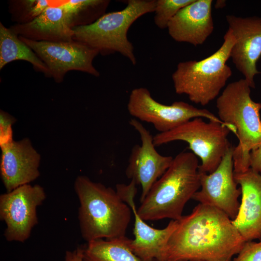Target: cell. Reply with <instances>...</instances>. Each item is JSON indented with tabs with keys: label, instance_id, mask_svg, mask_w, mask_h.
<instances>
[{
	"label": "cell",
	"instance_id": "obj_3",
	"mask_svg": "<svg viewBox=\"0 0 261 261\" xmlns=\"http://www.w3.org/2000/svg\"><path fill=\"white\" fill-rule=\"evenodd\" d=\"M197 157L192 152L177 154L153 184L137 212L145 221L164 218L179 220L186 203L200 188Z\"/></svg>",
	"mask_w": 261,
	"mask_h": 261
},
{
	"label": "cell",
	"instance_id": "obj_15",
	"mask_svg": "<svg viewBox=\"0 0 261 261\" xmlns=\"http://www.w3.org/2000/svg\"><path fill=\"white\" fill-rule=\"evenodd\" d=\"M0 148V174L7 192L40 176L41 156L29 138L14 140Z\"/></svg>",
	"mask_w": 261,
	"mask_h": 261
},
{
	"label": "cell",
	"instance_id": "obj_7",
	"mask_svg": "<svg viewBox=\"0 0 261 261\" xmlns=\"http://www.w3.org/2000/svg\"><path fill=\"white\" fill-rule=\"evenodd\" d=\"M230 130L223 124L204 121L196 117L166 132L153 136L155 146L175 141L187 143L192 152L201 160L200 173L210 174L220 163L231 144L228 140Z\"/></svg>",
	"mask_w": 261,
	"mask_h": 261
},
{
	"label": "cell",
	"instance_id": "obj_13",
	"mask_svg": "<svg viewBox=\"0 0 261 261\" xmlns=\"http://www.w3.org/2000/svg\"><path fill=\"white\" fill-rule=\"evenodd\" d=\"M116 190L121 199L131 208L134 215V238L131 239L130 243L133 253L142 261H164L166 246L177 226L178 220H171L162 229L153 228L138 214L134 200L137 191L136 183L130 180L128 184H117Z\"/></svg>",
	"mask_w": 261,
	"mask_h": 261
},
{
	"label": "cell",
	"instance_id": "obj_11",
	"mask_svg": "<svg viewBox=\"0 0 261 261\" xmlns=\"http://www.w3.org/2000/svg\"><path fill=\"white\" fill-rule=\"evenodd\" d=\"M234 146L228 148L217 168L212 173H200V190L192 199L199 203L216 208L225 213L231 220L236 217L241 195L234 177L233 152Z\"/></svg>",
	"mask_w": 261,
	"mask_h": 261
},
{
	"label": "cell",
	"instance_id": "obj_19",
	"mask_svg": "<svg viewBox=\"0 0 261 261\" xmlns=\"http://www.w3.org/2000/svg\"><path fill=\"white\" fill-rule=\"evenodd\" d=\"M15 60L27 61L37 71L51 77L46 65L36 53L10 28L0 22V70L8 63Z\"/></svg>",
	"mask_w": 261,
	"mask_h": 261
},
{
	"label": "cell",
	"instance_id": "obj_20",
	"mask_svg": "<svg viewBox=\"0 0 261 261\" xmlns=\"http://www.w3.org/2000/svg\"><path fill=\"white\" fill-rule=\"evenodd\" d=\"M130 241L125 236L87 242L82 246L83 261H142L132 251Z\"/></svg>",
	"mask_w": 261,
	"mask_h": 261
},
{
	"label": "cell",
	"instance_id": "obj_25",
	"mask_svg": "<svg viewBox=\"0 0 261 261\" xmlns=\"http://www.w3.org/2000/svg\"><path fill=\"white\" fill-rule=\"evenodd\" d=\"M232 261H261V240L259 242H246Z\"/></svg>",
	"mask_w": 261,
	"mask_h": 261
},
{
	"label": "cell",
	"instance_id": "obj_28",
	"mask_svg": "<svg viewBox=\"0 0 261 261\" xmlns=\"http://www.w3.org/2000/svg\"><path fill=\"white\" fill-rule=\"evenodd\" d=\"M225 1V0H217L215 5V8L218 9L224 7L226 5Z\"/></svg>",
	"mask_w": 261,
	"mask_h": 261
},
{
	"label": "cell",
	"instance_id": "obj_18",
	"mask_svg": "<svg viewBox=\"0 0 261 261\" xmlns=\"http://www.w3.org/2000/svg\"><path fill=\"white\" fill-rule=\"evenodd\" d=\"M61 0L47 7L32 21L14 24L10 29L18 36L35 41L50 42L73 40L74 26L70 14L61 5Z\"/></svg>",
	"mask_w": 261,
	"mask_h": 261
},
{
	"label": "cell",
	"instance_id": "obj_14",
	"mask_svg": "<svg viewBox=\"0 0 261 261\" xmlns=\"http://www.w3.org/2000/svg\"><path fill=\"white\" fill-rule=\"evenodd\" d=\"M235 39L230 58L251 88H255L256 74L261 73L257 63L261 56V17L256 16H226Z\"/></svg>",
	"mask_w": 261,
	"mask_h": 261
},
{
	"label": "cell",
	"instance_id": "obj_5",
	"mask_svg": "<svg viewBox=\"0 0 261 261\" xmlns=\"http://www.w3.org/2000/svg\"><path fill=\"white\" fill-rule=\"evenodd\" d=\"M218 49L200 60L179 62L172 75L175 92L185 94L189 100L203 106L214 100L232 75L226 64L235 43L232 31L228 29Z\"/></svg>",
	"mask_w": 261,
	"mask_h": 261
},
{
	"label": "cell",
	"instance_id": "obj_9",
	"mask_svg": "<svg viewBox=\"0 0 261 261\" xmlns=\"http://www.w3.org/2000/svg\"><path fill=\"white\" fill-rule=\"evenodd\" d=\"M46 198L39 185L20 186L0 196V219L4 222V236L9 242H24L38 223L37 209Z\"/></svg>",
	"mask_w": 261,
	"mask_h": 261
},
{
	"label": "cell",
	"instance_id": "obj_16",
	"mask_svg": "<svg viewBox=\"0 0 261 261\" xmlns=\"http://www.w3.org/2000/svg\"><path fill=\"white\" fill-rule=\"evenodd\" d=\"M234 177L240 186L241 202L232 223L246 242L261 240V174L249 168L234 173Z\"/></svg>",
	"mask_w": 261,
	"mask_h": 261
},
{
	"label": "cell",
	"instance_id": "obj_8",
	"mask_svg": "<svg viewBox=\"0 0 261 261\" xmlns=\"http://www.w3.org/2000/svg\"><path fill=\"white\" fill-rule=\"evenodd\" d=\"M127 109L131 116L152 124L159 133L171 130L196 117L205 118L223 124L230 130L232 129L206 109L198 108L182 101L174 102L171 105L160 103L144 87L135 88L131 91Z\"/></svg>",
	"mask_w": 261,
	"mask_h": 261
},
{
	"label": "cell",
	"instance_id": "obj_24",
	"mask_svg": "<svg viewBox=\"0 0 261 261\" xmlns=\"http://www.w3.org/2000/svg\"><path fill=\"white\" fill-rule=\"evenodd\" d=\"M16 119L10 114L3 111H0V147L12 142L13 140L12 125Z\"/></svg>",
	"mask_w": 261,
	"mask_h": 261
},
{
	"label": "cell",
	"instance_id": "obj_12",
	"mask_svg": "<svg viewBox=\"0 0 261 261\" xmlns=\"http://www.w3.org/2000/svg\"><path fill=\"white\" fill-rule=\"evenodd\" d=\"M129 123L138 132L141 144L132 148L125 174L141 186V202L153 184L169 167L174 158L161 155L156 150L153 136L139 120L132 118Z\"/></svg>",
	"mask_w": 261,
	"mask_h": 261
},
{
	"label": "cell",
	"instance_id": "obj_27",
	"mask_svg": "<svg viewBox=\"0 0 261 261\" xmlns=\"http://www.w3.org/2000/svg\"><path fill=\"white\" fill-rule=\"evenodd\" d=\"M64 261H83L82 246L78 247L72 251H66Z\"/></svg>",
	"mask_w": 261,
	"mask_h": 261
},
{
	"label": "cell",
	"instance_id": "obj_22",
	"mask_svg": "<svg viewBox=\"0 0 261 261\" xmlns=\"http://www.w3.org/2000/svg\"><path fill=\"white\" fill-rule=\"evenodd\" d=\"M57 0H12L9 3L11 19L16 24L29 23L40 15L48 6L54 5Z\"/></svg>",
	"mask_w": 261,
	"mask_h": 261
},
{
	"label": "cell",
	"instance_id": "obj_29",
	"mask_svg": "<svg viewBox=\"0 0 261 261\" xmlns=\"http://www.w3.org/2000/svg\"></svg>",
	"mask_w": 261,
	"mask_h": 261
},
{
	"label": "cell",
	"instance_id": "obj_1",
	"mask_svg": "<svg viewBox=\"0 0 261 261\" xmlns=\"http://www.w3.org/2000/svg\"><path fill=\"white\" fill-rule=\"evenodd\" d=\"M245 242L225 213L199 203L178 220L164 261H231Z\"/></svg>",
	"mask_w": 261,
	"mask_h": 261
},
{
	"label": "cell",
	"instance_id": "obj_23",
	"mask_svg": "<svg viewBox=\"0 0 261 261\" xmlns=\"http://www.w3.org/2000/svg\"><path fill=\"white\" fill-rule=\"evenodd\" d=\"M194 0H156L154 21L160 29H167L170 21L182 8Z\"/></svg>",
	"mask_w": 261,
	"mask_h": 261
},
{
	"label": "cell",
	"instance_id": "obj_4",
	"mask_svg": "<svg viewBox=\"0 0 261 261\" xmlns=\"http://www.w3.org/2000/svg\"><path fill=\"white\" fill-rule=\"evenodd\" d=\"M250 88L244 78L232 82L216 102L218 117L236 130L238 144L233 152L235 173L250 168V153L261 145V103L252 99Z\"/></svg>",
	"mask_w": 261,
	"mask_h": 261
},
{
	"label": "cell",
	"instance_id": "obj_17",
	"mask_svg": "<svg viewBox=\"0 0 261 261\" xmlns=\"http://www.w3.org/2000/svg\"><path fill=\"white\" fill-rule=\"evenodd\" d=\"M212 0H194L181 9L167 29L174 41L195 46L203 44L214 30Z\"/></svg>",
	"mask_w": 261,
	"mask_h": 261
},
{
	"label": "cell",
	"instance_id": "obj_2",
	"mask_svg": "<svg viewBox=\"0 0 261 261\" xmlns=\"http://www.w3.org/2000/svg\"><path fill=\"white\" fill-rule=\"evenodd\" d=\"M74 188L80 232L87 242L125 236L132 213L116 190L84 175L76 177Z\"/></svg>",
	"mask_w": 261,
	"mask_h": 261
},
{
	"label": "cell",
	"instance_id": "obj_21",
	"mask_svg": "<svg viewBox=\"0 0 261 261\" xmlns=\"http://www.w3.org/2000/svg\"><path fill=\"white\" fill-rule=\"evenodd\" d=\"M109 0H61V6L70 14L75 28L90 25L105 14Z\"/></svg>",
	"mask_w": 261,
	"mask_h": 261
},
{
	"label": "cell",
	"instance_id": "obj_26",
	"mask_svg": "<svg viewBox=\"0 0 261 261\" xmlns=\"http://www.w3.org/2000/svg\"><path fill=\"white\" fill-rule=\"evenodd\" d=\"M249 166L252 170L261 174V145L250 152Z\"/></svg>",
	"mask_w": 261,
	"mask_h": 261
},
{
	"label": "cell",
	"instance_id": "obj_6",
	"mask_svg": "<svg viewBox=\"0 0 261 261\" xmlns=\"http://www.w3.org/2000/svg\"><path fill=\"white\" fill-rule=\"evenodd\" d=\"M123 9L105 13L94 23L73 29V40L96 50L102 56L120 54L135 65L137 63L128 31L132 24L147 13L154 12L156 0H128Z\"/></svg>",
	"mask_w": 261,
	"mask_h": 261
},
{
	"label": "cell",
	"instance_id": "obj_10",
	"mask_svg": "<svg viewBox=\"0 0 261 261\" xmlns=\"http://www.w3.org/2000/svg\"><path fill=\"white\" fill-rule=\"evenodd\" d=\"M18 36L46 65L51 77L57 83L63 82L70 71H80L95 77L100 75L93 64L99 53L82 43L74 40L60 42L35 41Z\"/></svg>",
	"mask_w": 261,
	"mask_h": 261
}]
</instances>
